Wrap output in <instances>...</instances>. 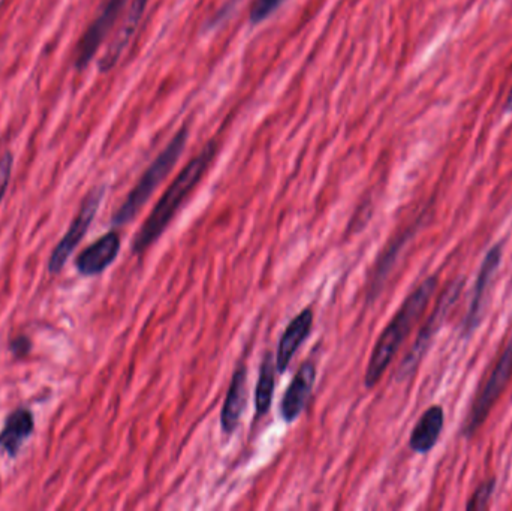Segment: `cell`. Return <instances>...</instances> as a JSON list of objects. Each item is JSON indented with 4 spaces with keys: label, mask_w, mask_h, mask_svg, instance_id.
I'll use <instances>...</instances> for the list:
<instances>
[{
    "label": "cell",
    "mask_w": 512,
    "mask_h": 511,
    "mask_svg": "<svg viewBox=\"0 0 512 511\" xmlns=\"http://www.w3.org/2000/svg\"><path fill=\"white\" fill-rule=\"evenodd\" d=\"M216 152H218V146L212 141L177 174L176 179L162 194L161 200L153 207L149 218L144 221L138 233L135 234L134 240H132L134 254H143L164 234L180 207L185 204L186 198L203 180L204 174L207 173L210 164L215 159Z\"/></svg>",
    "instance_id": "6da1fadb"
},
{
    "label": "cell",
    "mask_w": 512,
    "mask_h": 511,
    "mask_svg": "<svg viewBox=\"0 0 512 511\" xmlns=\"http://www.w3.org/2000/svg\"><path fill=\"white\" fill-rule=\"evenodd\" d=\"M436 287H438V278L436 276L427 278L423 284H420V287L415 288L409 294L408 299L402 303L393 320L385 327L384 332L381 333L375 347H373L366 375H364V386L367 389H372L381 381L382 375L385 374L388 366L391 365L394 357L399 353L403 342L426 312L430 299L435 294Z\"/></svg>",
    "instance_id": "7a4b0ae2"
},
{
    "label": "cell",
    "mask_w": 512,
    "mask_h": 511,
    "mask_svg": "<svg viewBox=\"0 0 512 511\" xmlns=\"http://www.w3.org/2000/svg\"><path fill=\"white\" fill-rule=\"evenodd\" d=\"M188 138V126H183V128L174 135L173 140L167 144V147L159 153L158 158L150 164L146 173L141 176L137 185L129 192L126 200L123 201L122 206L114 213L113 218H111L113 227H123V225L134 221L135 216L146 206L153 192L158 189V186L167 179L168 174L176 167L183 150H185L186 143H188Z\"/></svg>",
    "instance_id": "3957f363"
},
{
    "label": "cell",
    "mask_w": 512,
    "mask_h": 511,
    "mask_svg": "<svg viewBox=\"0 0 512 511\" xmlns=\"http://www.w3.org/2000/svg\"><path fill=\"white\" fill-rule=\"evenodd\" d=\"M463 282L456 281L445 290L444 296L439 299L438 305H436L435 311L432 312V317L427 320L424 324L423 329L418 333V338L415 339L414 347L409 351L408 356L403 359L400 363L399 369H397L396 380L406 381L411 378L412 375L417 371L418 365H420L423 357L426 356L427 350H429L430 342L435 338L438 330L441 329L442 323L447 318L448 312L453 308L454 303L459 300L460 293H462Z\"/></svg>",
    "instance_id": "277c9868"
},
{
    "label": "cell",
    "mask_w": 512,
    "mask_h": 511,
    "mask_svg": "<svg viewBox=\"0 0 512 511\" xmlns=\"http://www.w3.org/2000/svg\"><path fill=\"white\" fill-rule=\"evenodd\" d=\"M512 377V339L510 344L505 348L502 353L501 359L496 363L490 374L489 380L484 384L481 389L480 395L475 399L472 405L471 413H469L468 420L463 426V434L465 437H472L478 429L483 426L489 417L490 411L495 407L498 399L504 393L505 387L508 386Z\"/></svg>",
    "instance_id": "5b68a950"
},
{
    "label": "cell",
    "mask_w": 512,
    "mask_h": 511,
    "mask_svg": "<svg viewBox=\"0 0 512 511\" xmlns=\"http://www.w3.org/2000/svg\"><path fill=\"white\" fill-rule=\"evenodd\" d=\"M104 195V186H98V188L92 189L89 195L84 198L80 212L75 216L71 227L68 228L65 236L57 243L53 254H51L50 261H48V272H50L51 275L59 273L60 270L65 267L72 252L75 251V248L80 245L83 237L86 236L87 230H89L90 225H92L93 219H95L96 213H98L99 206H101L102 200H104Z\"/></svg>",
    "instance_id": "8992f818"
},
{
    "label": "cell",
    "mask_w": 512,
    "mask_h": 511,
    "mask_svg": "<svg viewBox=\"0 0 512 511\" xmlns=\"http://www.w3.org/2000/svg\"><path fill=\"white\" fill-rule=\"evenodd\" d=\"M128 0H108L102 8L101 14L95 18L89 29L81 36L75 53V66L78 69L86 68L92 62L95 54L98 53L104 39L113 29L114 24L119 20L120 14L125 9Z\"/></svg>",
    "instance_id": "52a82bcc"
},
{
    "label": "cell",
    "mask_w": 512,
    "mask_h": 511,
    "mask_svg": "<svg viewBox=\"0 0 512 511\" xmlns=\"http://www.w3.org/2000/svg\"><path fill=\"white\" fill-rule=\"evenodd\" d=\"M502 261V248L501 245L493 246L487 252L486 258L481 263L480 273H478L477 284H475L474 293H472L471 305H469L468 314L462 324V335L469 336L474 333V330L480 326L481 315H483L484 300H486V293L489 290V285L492 284L495 278L496 270L501 266Z\"/></svg>",
    "instance_id": "ba28073f"
},
{
    "label": "cell",
    "mask_w": 512,
    "mask_h": 511,
    "mask_svg": "<svg viewBox=\"0 0 512 511\" xmlns=\"http://www.w3.org/2000/svg\"><path fill=\"white\" fill-rule=\"evenodd\" d=\"M315 381V365L312 362L303 363L283 395L282 404H280V416L283 422L292 423L300 417L312 395Z\"/></svg>",
    "instance_id": "9c48e42d"
},
{
    "label": "cell",
    "mask_w": 512,
    "mask_h": 511,
    "mask_svg": "<svg viewBox=\"0 0 512 511\" xmlns=\"http://www.w3.org/2000/svg\"><path fill=\"white\" fill-rule=\"evenodd\" d=\"M120 252L119 234H105L101 239L84 249L75 261V267L83 276L101 275L116 260Z\"/></svg>",
    "instance_id": "30bf717a"
},
{
    "label": "cell",
    "mask_w": 512,
    "mask_h": 511,
    "mask_svg": "<svg viewBox=\"0 0 512 511\" xmlns=\"http://www.w3.org/2000/svg\"><path fill=\"white\" fill-rule=\"evenodd\" d=\"M147 8V0H134L131 8L128 9L125 20H123L122 26L117 30L114 35L113 41L108 45L107 51L102 56L101 62H99V69L102 72L111 71L114 66L119 62L122 54L125 53L128 45L131 44L132 38L137 32L138 26H140L141 18H143L144 11Z\"/></svg>",
    "instance_id": "8fae6325"
},
{
    "label": "cell",
    "mask_w": 512,
    "mask_h": 511,
    "mask_svg": "<svg viewBox=\"0 0 512 511\" xmlns=\"http://www.w3.org/2000/svg\"><path fill=\"white\" fill-rule=\"evenodd\" d=\"M313 327V311L312 309H304L301 311L283 332L279 341L276 353V371L279 374L286 372L291 363L292 357L295 356L301 345L307 341Z\"/></svg>",
    "instance_id": "7c38bea8"
},
{
    "label": "cell",
    "mask_w": 512,
    "mask_h": 511,
    "mask_svg": "<svg viewBox=\"0 0 512 511\" xmlns=\"http://www.w3.org/2000/svg\"><path fill=\"white\" fill-rule=\"evenodd\" d=\"M248 401V368L239 366L231 378L230 389L221 413V426L225 434H233L239 428Z\"/></svg>",
    "instance_id": "4fadbf2b"
},
{
    "label": "cell",
    "mask_w": 512,
    "mask_h": 511,
    "mask_svg": "<svg viewBox=\"0 0 512 511\" xmlns=\"http://www.w3.org/2000/svg\"><path fill=\"white\" fill-rule=\"evenodd\" d=\"M35 431V420L32 413L26 408H18L9 414L5 426L0 432V449L15 458L23 444L32 437Z\"/></svg>",
    "instance_id": "5bb4252c"
},
{
    "label": "cell",
    "mask_w": 512,
    "mask_h": 511,
    "mask_svg": "<svg viewBox=\"0 0 512 511\" xmlns=\"http://www.w3.org/2000/svg\"><path fill=\"white\" fill-rule=\"evenodd\" d=\"M444 423V410L439 405H433L429 410L424 411L423 416L420 417L414 431H412L409 447L420 455L429 453L438 444L442 429H444Z\"/></svg>",
    "instance_id": "9a60e30c"
},
{
    "label": "cell",
    "mask_w": 512,
    "mask_h": 511,
    "mask_svg": "<svg viewBox=\"0 0 512 511\" xmlns=\"http://www.w3.org/2000/svg\"><path fill=\"white\" fill-rule=\"evenodd\" d=\"M276 372L273 354L265 353L261 368H259L258 384H256L255 390V411L258 419H261L270 411L274 386H276Z\"/></svg>",
    "instance_id": "2e32d148"
},
{
    "label": "cell",
    "mask_w": 512,
    "mask_h": 511,
    "mask_svg": "<svg viewBox=\"0 0 512 511\" xmlns=\"http://www.w3.org/2000/svg\"><path fill=\"white\" fill-rule=\"evenodd\" d=\"M286 0H255L249 12V21L251 24H259L267 20L274 14Z\"/></svg>",
    "instance_id": "e0dca14e"
},
{
    "label": "cell",
    "mask_w": 512,
    "mask_h": 511,
    "mask_svg": "<svg viewBox=\"0 0 512 511\" xmlns=\"http://www.w3.org/2000/svg\"><path fill=\"white\" fill-rule=\"evenodd\" d=\"M495 486V479L487 480L483 485H480V488L475 491V494L472 495L471 500H469L466 509L469 511L487 509V506H489L490 503V498H492L493 492H495Z\"/></svg>",
    "instance_id": "ac0fdd59"
},
{
    "label": "cell",
    "mask_w": 512,
    "mask_h": 511,
    "mask_svg": "<svg viewBox=\"0 0 512 511\" xmlns=\"http://www.w3.org/2000/svg\"><path fill=\"white\" fill-rule=\"evenodd\" d=\"M12 167H14V156H12V153H5V155L0 158V203H2L6 189H8Z\"/></svg>",
    "instance_id": "d6986e66"
},
{
    "label": "cell",
    "mask_w": 512,
    "mask_h": 511,
    "mask_svg": "<svg viewBox=\"0 0 512 511\" xmlns=\"http://www.w3.org/2000/svg\"><path fill=\"white\" fill-rule=\"evenodd\" d=\"M9 348H11L14 356L23 357L30 353L32 344H30L29 338H26V336H18V338L12 339Z\"/></svg>",
    "instance_id": "ffe728a7"
},
{
    "label": "cell",
    "mask_w": 512,
    "mask_h": 511,
    "mask_svg": "<svg viewBox=\"0 0 512 511\" xmlns=\"http://www.w3.org/2000/svg\"><path fill=\"white\" fill-rule=\"evenodd\" d=\"M505 110H507V111L512 110V89H511L510 95H508L507 104H505Z\"/></svg>",
    "instance_id": "44dd1931"
}]
</instances>
